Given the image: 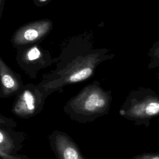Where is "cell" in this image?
I'll use <instances>...</instances> for the list:
<instances>
[{
    "label": "cell",
    "mask_w": 159,
    "mask_h": 159,
    "mask_svg": "<svg viewBox=\"0 0 159 159\" xmlns=\"http://www.w3.org/2000/svg\"><path fill=\"white\" fill-rule=\"evenodd\" d=\"M124 114L139 124L148 126L159 116V94L149 88L132 91L127 100Z\"/></svg>",
    "instance_id": "cell-2"
},
{
    "label": "cell",
    "mask_w": 159,
    "mask_h": 159,
    "mask_svg": "<svg viewBox=\"0 0 159 159\" xmlns=\"http://www.w3.org/2000/svg\"><path fill=\"white\" fill-rule=\"evenodd\" d=\"M16 61L29 76L35 78L39 71L55 62L48 51L43 49L39 43L17 48Z\"/></svg>",
    "instance_id": "cell-3"
},
{
    "label": "cell",
    "mask_w": 159,
    "mask_h": 159,
    "mask_svg": "<svg viewBox=\"0 0 159 159\" xmlns=\"http://www.w3.org/2000/svg\"><path fill=\"white\" fill-rule=\"evenodd\" d=\"M64 159H78L79 155L77 151L73 147H66L63 153Z\"/></svg>",
    "instance_id": "cell-9"
},
{
    "label": "cell",
    "mask_w": 159,
    "mask_h": 159,
    "mask_svg": "<svg viewBox=\"0 0 159 159\" xmlns=\"http://www.w3.org/2000/svg\"><path fill=\"white\" fill-rule=\"evenodd\" d=\"M33 1L34 3H35L39 6H43L49 1V0H33Z\"/></svg>",
    "instance_id": "cell-11"
},
{
    "label": "cell",
    "mask_w": 159,
    "mask_h": 159,
    "mask_svg": "<svg viewBox=\"0 0 159 159\" xmlns=\"http://www.w3.org/2000/svg\"><path fill=\"white\" fill-rule=\"evenodd\" d=\"M4 2H5V0H1L0 1V4H1V6H0V7H1V10H0L1 15H0V17H1V15H2V10H3Z\"/></svg>",
    "instance_id": "cell-12"
},
{
    "label": "cell",
    "mask_w": 159,
    "mask_h": 159,
    "mask_svg": "<svg viewBox=\"0 0 159 159\" xmlns=\"http://www.w3.org/2000/svg\"><path fill=\"white\" fill-rule=\"evenodd\" d=\"M39 86L32 84L24 86L18 96L15 105V111L17 112L30 114L36 107L38 101V96L40 94Z\"/></svg>",
    "instance_id": "cell-7"
},
{
    "label": "cell",
    "mask_w": 159,
    "mask_h": 159,
    "mask_svg": "<svg viewBox=\"0 0 159 159\" xmlns=\"http://www.w3.org/2000/svg\"><path fill=\"white\" fill-rule=\"evenodd\" d=\"M84 44L83 42H71L73 52H71L68 45L64 49L61 55L55 59L58 60L57 68L43 75V80L38 85L39 88L55 89L86 80L93 75L102 61L114 57L107 49H94Z\"/></svg>",
    "instance_id": "cell-1"
},
{
    "label": "cell",
    "mask_w": 159,
    "mask_h": 159,
    "mask_svg": "<svg viewBox=\"0 0 159 159\" xmlns=\"http://www.w3.org/2000/svg\"><path fill=\"white\" fill-rule=\"evenodd\" d=\"M156 78H157V79L159 81V71L157 73V75H156Z\"/></svg>",
    "instance_id": "cell-13"
},
{
    "label": "cell",
    "mask_w": 159,
    "mask_h": 159,
    "mask_svg": "<svg viewBox=\"0 0 159 159\" xmlns=\"http://www.w3.org/2000/svg\"><path fill=\"white\" fill-rule=\"evenodd\" d=\"M132 159H159V151L144 153L135 156Z\"/></svg>",
    "instance_id": "cell-10"
},
{
    "label": "cell",
    "mask_w": 159,
    "mask_h": 159,
    "mask_svg": "<svg viewBox=\"0 0 159 159\" xmlns=\"http://www.w3.org/2000/svg\"><path fill=\"white\" fill-rule=\"evenodd\" d=\"M109 99V93L104 91L100 87L99 83L96 81L84 88L71 103L83 111L94 112L106 107Z\"/></svg>",
    "instance_id": "cell-5"
},
{
    "label": "cell",
    "mask_w": 159,
    "mask_h": 159,
    "mask_svg": "<svg viewBox=\"0 0 159 159\" xmlns=\"http://www.w3.org/2000/svg\"><path fill=\"white\" fill-rule=\"evenodd\" d=\"M0 76L1 94L4 96L20 91L24 88L21 76L12 70L0 58Z\"/></svg>",
    "instance_id": "cell-6"
},
{
    "label": "cell",
    "mask_w": 159,
    "mask_h": 159,
    "mask_svg": "<svg viewBox=\"0 0 159 159\" xmlns=\"http://www.w3.org/2000/svg\"><path fill=\"white\" fill-rule=\"evenodd\" d=\"M53 22L48 19L29 22L19 27L11 40L14 47L39 43L52 30Z\"/></svg>",
    "instance_id": "cell-4"
},
{
    "label": "cell",
    "mask_w": 159,
    "mask_h": 159,
    "mask_svg": "<svg viewBox=\"0 0 159 159\" xmlns=\"http://www.w3.org/2000/svg\"><path fill=\"white\" fill-rule=\"evenodd\" d=\"M147 56L149 58V62L147 65V68L149 70H152L159 67V40L155 42L151 47Z\"/></svg>",
    "instance_id": "cell-8"
}]
</instances>
